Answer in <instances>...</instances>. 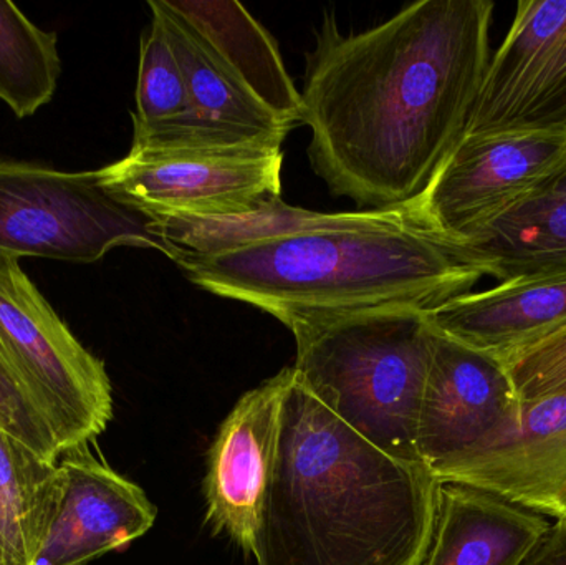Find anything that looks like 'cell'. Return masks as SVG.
I'll list each match as a JSON object with an SVG mask.
<instances>
[{
    "instance_id": "obj_1",
    "label": "cell",
    "mask_w": 566,
    "mask_h": 565,
    "mask_svg": "<svg viewBox=\"0 0 566 565\" xmlns=\"http://www.w3.org/2000/svg\"><path fill=\"white\" fill-rule=\"evenodd\" d=\"M491 0H419L361 33L332 13L306 60L300 125L335 196L395 209L418 198L468 128L491 59Z\"/></svg>"
},
{
    "instance_id": "obj_2",
    "label": "cell",
    "mask_w": 566,
    "mask_h": 565,
    "mask_svg": "<svg viewBox=\"0 0 566 565\" xmlns=\"http://www.w3.org/2000/svg\"><path fill=\"white\" fill-rule=\"evenodd\" d=\"M439 484L349 430L292 368L252 554L258 565H422Z\"/></svg>"
},
{
    "instance_id": "obj_3",
    "label": "cell",
    "mask_w": 566,
    "mask_h": 565,
    "mask_svg": "<svg viewBox=\"0 0 566 565\" xmlns=\"http://www.w3.org/2000/svg\"><path fill=\"white\" fill-rule=\"evenodd\" d=\"M175 262L198 287L290 331L381 308L429 312L482 278L415 228L305 232Z\"/></svg>"
},
{
    "instance_id": "obj_4",
    "label": "cell",
    "mask_w": 566,
    "mask_h": 565,
    "mask_svg": "<svg viewBox=\"0 0 566 565\" xmlns=\"http://www.w3.org/2000/svg\"><path fill=\"white\" fill-rule=\"evenodd\" d=\"M292 334L303 387L382 453L421 463L416 438L434 342L426 312L381 308Z\"/></svg>"
},
{
    "instance_id": "obj_5",
    "label": "cell",
    "mask_w": 566,
    "mask_h": 565,
    "mask_svg": "<svg viewBox=\"0 0 566 565\" xmlns=\"http://www.w3.org/2000/svg\"><path fill=\"white\" fill-rule=\"evenodd\" d=\"M122 245L171 259L156 219L113 195L99 169L0 161V255L93 264Z\"/></svg>"
},
{
    "instance_id": "obj_6",
    "label": "cell",
    "mask_w": 566,
    "mask_h": 565,
    "mask_svg": "<svg viewBox=\"0 0 566 565\" xmlns=\"http://www.w3.org/2000/svg\"><path fill=\"white\" fill-rule=\"evenodd\" d=\"M19 261L0 255V354L63 453L105 433L113 418L112 381Z\"/></svg>"
},
{
    "instance_id": "obj_7",
    "label": "cell",
    "mask_w": 566,
    "mask_h": 565,
    "mask_svg": "<svg viewBox=\"0 0 566 565\" xmlns=\"http://www.w3.org/2000/svg\"><path fill=\"white\" fill-rule=\"evenodd\" d=\"M566 166V136H462L428 188L402 206L434 241L489 224Z\"/></svg>"
},
{
    "instance_id": "obj_8",
    "label": "cell",
    "mask_w": 566,
    "mask_h": 565,
    "mask_svg": "<svg viewBox=\"0 0 566 565\" xmlns=\"http://www.w3.org/2000/svg\"><path fill=\"white\" fill-rule=\"evenodd\" d=\"M566 136V0H521L464 136Z\"/></svg>"
},
{
    "instance_id": "obj_9",
    "label": "cell",
    "mask_w": 566,
    "mask_h": 565,
    "mask_svg": "<svg viewBox=\"0 0 566 565\" xmlns=\"http://www.w3.org/2000/svg\"><path fill=\"white\" fill-rule=\"evenodd\" d=\"M282 149L139 151L99 169L103 185L149 215L219 216L282 196Z\"/></svg>"
},
{
    "instance_id": "obj_10",
    "label": "cell",
    "mask_w": 566,
    "mask_h": 565,
    "mask_svg": "<svg viewBox=\"0 0 566 565\" xmlns=\"http://www.w3.org/2000/svg\"><path fill=\"white\" fill-rule=\"evenodd\" d=\"M555 520L566 517V394L521 404L484 441L434 473Z\"/></svg>"
},
{
    "instance_id": "obj_11",
    "label": "cell",
    "mask_w": 566,
    "mask_h": 565,
    "mask_svg": "<svg viewBox=\"0 0 566 565\" xmlns=\"http://www.w3.org/2000/svg\"><path fill=\"white\" fill-rule=\"evenodd\" d=\"M518 407L501 362L434 332L419 410V460L434 477L439 468L491 437Z\"/></svg>"
},
{
    "instance_id": "obj_12",
    "label": "cell",
    "mask_w": 566,
    "mask_h": 565,
    "mask_svg": "<svg viewBox=\"0 0 566 565\" xmlns=\"http://www.w3.org/2000/svg\"><path fill=\"white\" fill-rule=\"evenodd\" d=\"M56 463L62 493L33 565H85L151 530L155 504L95 457L92 443L63 451Z\"/></svg>"
},
{
    "instance_id": "obj_13",
    "label": "cell",
    "mask_w": 566,
    "mask_h": 565,
    "mask_svg": "<svg viewBox=\"0 0 566 565\" xmlns=\"http://www.w3.org/2000/svg\"><path fill=\"white\" fill-rule=\"evenodd\" d=\"M292 368L245 394L231 411L209 453L208 521L245 553H252L265 484L277 450L281 407Z\"/></svg>"
},
{
    "instance_id": "obj_14",
    "label": "cell",
    "mask_w": 566,
    "mask_h": 565,
    "mask_svg": "<svg viewBox=\"0 0 566 565\" xmlns=\"http://www.w3.org/2000/svg\"><path fill=\"white\" fill-rule=\"evenodd\" d=\"M185 73L195 108L188 143L179 149H228L255 146L282 149L292 123L275 115L252 95L199 39L196 30L171 9L168 0H149ZM172 151V149H171Z\"/></svg>"
},
{
    "instance_id": "obj_15",
    "label": "cell",
    "mask_w": 566,
    "mask_h": 565,
    "mask_svg": "<svg viewBox=\"0 0 566 565\" xmlns=\"http://www.w3.org/2000/svg\"><path fill=\"white\" fill-rule=\"evenodd\" d=\"M426 318L436 334L502 360L566 325V268L468 292Z\"/></svg>"
},
{
    "instance_id": "obj_16",
    "label": "cell",
    "mask_w": 566,
    "mask_h": 565,
    "mask_svg": "<svg viewBox=\"0 0 566 565\" xmlns=\"http://www.w3.org/2000/svg\"><path fill=\"white\" fill-rule=\"evenodd\" d=\"M438 242L499 282L566 268V166L489 224Z\"/></svg>"
},
{
    "instance_id": "obj_17",
    "label": "cell",
    "mask_w": 566,
    "mask_h": 565,
    "mask_svg": "<svg viewBox=\"0 0 566 565\" xmlns=\"http://www.w3.org/2000/svg\"><path fill=\"white\" fill-rule=\"evenodd\" d=\"M156 229L171 251L182 255H212L305 232L336 229L412 228L405 209L358 212H319L295 208L281 198H268L245 211L219 216L151 215Z\"/></svg>"
},
{
    "instance_id": "obj_18",
    "label": "cell",
    "mask_w": 566,
    "mask_h": 565,
    "mask_svg": "<svg viewBox=\"0 0 566 565\" xmlns=\"http://www.w3.org/2000/svg\"><path fill=\"white\" fill-rule=\"evenodd\" d=\"M551 523L544 514L461 483H441L422 565H521Z\"/></svg>"
},
{
    "instance_id": "obj_19",
    "label": "cell",
    "mask_w": 566,
    "mask_h": 565,
    "mask_svg": "<svg viewBox=\"0 0 566 565\" xmlns=\"http://www.w3.org/2000/svg\"><path fill=\"white\" fill-rule=\"evenodd\" d=\"M212 55L275 115L300 125L302 98L274 36L234 0H168Z\"/></svg>"
},
{
    "instance_id": "obj_20",
    "label": "cell",
    "mask_w": 566,
    "mask_h": 565,
    "mask_svg": "<svg viewBox=\"0 0 566 565\" xmlns=\"http://www.w3.org/2000/svg\"><path fill=\"white\" fill-rule=\"evenodd\" d=\"M56 461L0 430V565L35 564L62 493Z\"/></svg>"
},
{
    "instance_id": "obj_21",
    "label": "cell",
    "mask_w": 566,
    "mask_h": 565,
    "mask_svg": "<svg viewBox=\"0 0 566 565\" xmlns=\"http://www.w3.org/2000/svg\"><path fill=\"white\" fill-rule=\"evenodd\" d=\"M132 149L171 151L188 143L195 108L185 73L158 20L143 33L139 49Z\"/></svg>"
},
{
    "instance_id": "obj_22",
    "label": "cell",
    "mask_w": 566,
    "mask_h": 565,
    "mask_svg": "<svg viewBox=\"0 0 566 565\" xmlns=\"http://www.w3.org/2000/svg\"><path fill=\"white\" fill-rule=\"evenodd\" d=\"M60 72L56 33L0 0V100L17 118L32 116L55 95Z\"/></svg>"
},
{
    "instance_id": "obj_23",
    "label": "cell",
    "mask_w": 566,
    "mask_h": 565,
    "mask_svg": "<svg viewBox=\"0 0 566 565\" xmlns=\"http://www.w3.org/2000/svg\"><path fill=\"white\" fill-rule=\"evenodd\" d=\"M499 362L521 404L566 394V325Z\"/></svg>"
},
{
    "instance_id": "obj_24",
    "label": "cell",
    "mask_w": 566,
    "mask_h": 565,
    "mask_svg": "<svg viewBox=\"0 0 566 565\" xmlns=\"http://www.w3.org/2000/svg\"><path fill=\"white\" fill-rule=\"evenodd\" d=\"M0 430L46 460L56 461L60 448L39 411L30 404L15 375L0 354Z\"/></svg>"
},
{
    "instance_id": "obj_25",
    "label": "cell",
    "mask_w": 566,
    "mask_h": 565,
    "mask_svg": "<svg viewBox=\"0 0 566 565\" xmlns=\"http://www.w3.org/2000/svg\"><path fill=\"white\" fill-rule=\"evenodd\" d=\"M521 565H566V517L551 524Z\"/></svg>"
}]
</instances>
